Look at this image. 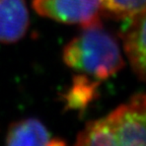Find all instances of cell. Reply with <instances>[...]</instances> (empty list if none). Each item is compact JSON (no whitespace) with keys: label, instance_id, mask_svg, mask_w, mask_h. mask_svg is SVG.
Segmentation results:
<instances>
[{"label":"cell","instance_id":"ba28073f","mask_svg":"<svg viewBox=\"0 0 146 146\" xmlns=\"http://www.w3.org/2000/svg\"><path fill=\"white\" fill-rule=\"evenodd\" d=\"M146 0H103L104 10L116 18H130L145 11Z\"/></svg>","mask_w":146,"mask_h":146},{"label":"cell","instance_id":"3957f363","mask_svg":"<svg viewBox=\"0 0 146 146\" xmlns=\"http://www.w3.org/2000/svg\"><path fill=\"white\" fill-rule=\"evenodd\" d=\"M33 6L44 17L82 27L100 21L104 10L103 0H34Z\"/></svg>","mask_w":146,"mask_h":146},{"label":"cell","instance_id":"8992f818","mask_svg":"<svg viewBox=\"0 0 146 146\" xmlns=\"http://www.w3.org/2000/svg\"><path fill=\"white\" fill-rule=\"evenodd\" d=\"M7 145H64L63 140L56 139L36 119H25L11 124L7 131Z\"/></svg>","mask_w":146,"mask_h":146},{"label":"cell","instance_id":"52a82bcc","mask_svg":"<svg viewBox=\"0 0 146 146\" xmlns=\"http://www.w3.org/2000/svg\"><path fill=\"white\" fill-rule=\"evenodd\" d=\"M100 83L78 74L74 76L72 85L65 94L66 108L70 110H84L98 96V89Z\"/></svg>","mask_w":146,"mask_h":146},{"label":"cell","instance_id":"277c9868","mask_svg":"<svg viewBox=\"0 0 146 146\" xmlns=\"http://www.w3.org/2000/svg\"><path fill=\"white\" fill-rule=\"evenodd\" d=\"M127 19L129 21V25L123 31L121 36L123 39L124 50L135 74L141 81H144L146 73L145 11Z\"/></svg>","mask_w":146,"mask_h":146},{"label":"cell","instance_id":"5b68a950","mask_svg":"<svg viewBox=\"0 0 146 146\" xmlns=\"http://www.w3.org/2000/svg\"><path fill=\"white\" fill-rule=\"evenodd\" d=\"M29 25L30 15L25 0H0V43L18 42Z\"/></svg>","mask_w":146,"mask_h":146},{"label":"cell","instance_id":"7a4b0ae2","mask_svg":"<svg viewBox=\"0 0 146 146\" xmlns=\"http://www.w3.org/2000/svg\"><path fill=\"white\" fill-rule=\"evenodd\" d=\"M146 143V98L133 96L108 116L90 121L76 138V145L144 146Z\"/></svg>","mask_w":146,"mask_h":146},{"label":"cell","instance_id":"6da1fadb","mask_svg":"<svg viewBox=\"0 0 146 146\" xmlns=\"http://www.w3.org/2000/svg\"><path fill=\"white\" fill-rule=\"evenodd\" d=\"M63 61L98 83L114 76L125 65L116 39L104 29L102 21L83 27L81 34L65 46Z\"/></svg>","mask_w":146,"mask_h":146}]
</instances>
